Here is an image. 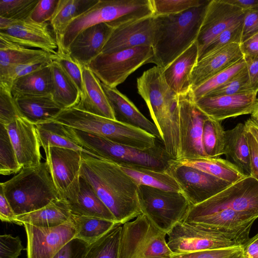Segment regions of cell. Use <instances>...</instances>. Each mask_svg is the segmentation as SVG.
<instances>
[{"mask_svg":"<svg viewBox=\"0 0 258 258\" xmlns=\"http://www.w3.org/2000/svg\"><path fill=\"white\" fill-rule=\"evenodd\" d=\"M81 177L87 181L117 223L124 224L142 214L138 185L113 162L82 152Z\"/></svg>","mask_w":258,"mask_h":258,"instance_id":"1","label":"cell"},{"mask_svg":"<svg viewBox=\"0 0 258 258\" xmlns=\"http://www.w3.org/2000/svg\"><path fill=\"white\" fill-rule=\"evenodd\" d=\"M137 88L160 133L166 152L172 159L178 160L179 95L168 86L163 76V69L157 66L145 71L137 79Z\"/></svg>","mask_w":258,"mask_h":258,"instance_id":"2","label":"cell"},{"mask_svg":"<svg viewBox=\"0 0 258 258\" xmlns=\"http://www.w3.org/2000/svg\"><path fill=\"white\" fill-rule=\"evenodd\" d=\"M210 1L180 13L154 16L153 63L165 68L196 41Z\"/></svg>","mask_w":258,"mask_h":258,"instance_id":"3","label":"cell"},{"mask_svg":"<svg viewBox=\"0 0 258 258\" xmlns=\"http://www.w3.org/2000/svg\"><path fill=\"white\" fill-rule=\"evenodd\" d=\"M0 186L16 216L37 210L60 199L46 161L22 168Z\"/></svg>","mask_w":258,"mask_h":258,"instance_id":"4","label":"cell"},{"mask_svg":"<svg viewBox=\"0 0 258 258\" xmlns=\"http://www.w3.org/2000/svg\"><path fill=\"white\" fill-rule=\"evenodd\" d=\"M65 126L68 135L79 145L96 157L118 165L128 164L159 171H165L172 158L164 145L142 150L117 144L106 138Z\"/></svg>","mask_w":258,"mask_h":258,"instance_id":"5","label":"cell"},{"mask_svg":"<svg viewBox=\"0 0 258 258\" xmlns=\"http://www.w3.org/2000/svg\"><path fill=\"white\" fill-rule=\"evenodd\" d=\"M154 16L151 0H98L66 29L57 52L68 53L71 43L86 28L106 23L113 28Z\"/></svg>","mask_w":258,"mask_h":258,"instance_id":"6","label":"cell"},{"mask_svg":"<svg viewBox=\"0 0 258 258\" xmlns=\"http://www.w3.org/2000/svg\"><path fill=\"white\" fill-rule=\"evenodd\" d=\"M51 121L142 150L155 147L158 140L141 129L75 107L62 110Z\"/></svg>","mask_w":258,"mask_h":258,"instance_id":"7","label":"cell"},{"mask_svg":"<svg viewBox=\"0 0 258 258\" xmlns=\"http://www.w3.org/2000/svg\"><path fill=\"white\" fill-rule=\"evenodd\" d=\"M166 236L142 214L122 225L118 258H170Z\"/></svg>","mask_w":258,"mask_h":258,"instance_id":"8","label":"cell"},{"mask_svg":"<svg viewBox=\"0 0 258 258\" xmlns=\"http://www.w3.org/2000/svg\"><path fill=\"white\" fill-rule=\"evenodd\" d=\"M138 197L142 214L166 234L177 223L184 221L191 206L181 191L146 185L138 186Z\"/></svg>","mask_w":258,"mask_h":258,"instance_id":"9","label":"cell"},{"mask_svg":"<svg viewBox=\"0 0 258 258\" xmlns=\"http://www.w3.org/2000/svg\"><path fill=\"white\" fill-rule=\"evenodd\" d=\"M223 209H231L258 218V181L247 176L208 200L191 206L183 222L188 223Z\"/></svg>","mask_w":258,"mask_h":258,"instance_id":"10","label":"cell"},{"mask_svg":"<svg viewBox=\"0 0 258 258\" xmlns=\"http://www.w3.org/2000/svg\"><path fill=\"white\" fill-rule=\"evenodd\" d=\"M153 57L152 46H139L112 53H101L88 67L101 83L116 88L141 66L153 63Z\"/></svg>","mask_w":258,"mask_h":258,"instance_id":"11","label":"cell"},{"mask_svg":"<svg viewBox=\"0 0 258 258\" xmlns=\"http://www.w3.org/2000/svg\"><path fill=\"white\" fill-rule=\"evenodd\" d=\"M167 236V244L173 254L238 245L212 228L184 222L177 223Z\"/></svg>","mask_w":258,"mask_h":258,"instance_id":"12","label":"cell"},{"mask_svg":"<svg viewBox=\"0 0 258 258\" xmlns=\"http://www.w3.org/2000/svg\"><path fill=\"white\" fill-rule=\"evenodd\" d=\"M44 151L60 198L69 203L73 201L80 189L82 152L54 147H49Z\"/></svg>","mask_w":258,"mask_h":258,"instance_id":"13","label":"cell"},{"mask_svg":"<svg viewBox=\"0 0 258 258\" xmlns=\"http://www.w3.org/2000/svg\"><path fill=\"white\" fill-rule=\"evenodd\" d=\"M166 171L176 181L191 206L208 200L233 184L172 159Z\"/></svg>","mask_w":258,"mask_h":258,"instance_id":"14","label":"cell"},{"mask_svg":"<svg viewBox=\"0 0 258 258\" xmlns=\"http://www.w3.org/2000/svg\"><path fill=\"white\" fill-rule=\"evenodd\" d=\"M179 159L207 157L202 145L203 126L208 117L197 106L191 90L179 96Z\"/></svg>","mask_w":258,"mask_h":258,"instance_id":"15","label":"cell"},{"mask_svg":"<svg viewBox=\"0 0 258 258\" xmlns=\"http://www.w3.org/2000/svg\"><path fill=\"white\" fill-rule=\"evenodd\" d=\"M23 226L27 239V258H53L76 235L72 216L58 226L41 227L26 223Z\"/></svg>","mask_w":258,"mask_h":258,"instance_id":"16","label":"cell"},{"mask_svg":"<svg viewBox=\"0 0 258 258\" xmlns=\"http://www.w3.org/2000/svg\"><path fill=\"white\" fill-rule=\"evenodd\" d=\"M245 13L224 0H211L196 40L199 53L222 32L242 22Z\"/></svg>","mask_w":258,"mask_h":258,"instance_id":"17","label":"cell"},{"mask_svg":"<svg viewBox=\"0 0 258 258\" xmlns=\"http://www.w3.org/2000/svg\"><path fill=\"white\" fill-rule=\"evenodd\" d=\"M257 218L231 209H223L187 223L212 228L238 245H243L249 240L251 226Z\"/></svg>","mask_w":258,"mask_h":258,"instance_id":"18","label":"cell"},{"mask_svg":"<svg viewBox=\"0 0 258 258\" xmlns=\"http://www.w3.org/2000/svg\"><path fill=\"white\" fill-rule=\"evenodd\" d=\"M258 92L221 96H204L195 102L208 117L218 121L252 113L257 102Z\"/></svg>","mask_w":258,"mask_h":258,"instance_id":"19","label":"cell"},{"mask_svg":"<svg viewBox=\"0 0 258 258\" xmlns=\"http://www.w3.org/2000/svg\"><path fill=\"white\" fill-rule=\"evenodd\" d=\"M0 35L23 46L37 48L49 53L55 54L58 49L49 24L35 22L29 17L16 20L9 27L0 30Z\"/></svg>","mask_w":258,"mask_h":258,"instance_id":"20","label":"cell"},{"mask_svg":"<svg viewBox=\"0 0 258 258\" xmlns=\"http://www.w3.org/2000/svg\"><path fill=\"white\" fill-rule=\"evenodd\" d=\"M154 30V16L115 28L101 53H112L139 46L152 47Z\"/></svg>","mask_w":258,"mask_h":258,"instance_id":"21","label":"cell"},{"mask_svg":"<svg viewBox=\"0 0 258 258\" xmlns=\"http://www.w3.org/2000/svg\"><path fill=\"white\" fill-rule=\"evenodd\" d=\"M6 127L22 168L40 163L42 157L35 125L21 116Z\"/></svg>","mask_w":258,"mask_h":258,"instance_id":"22","label":"cell"},{"mask_svg":"<svg viewBox=\"0 0 258 258\" xmlns=\"http://www.w3.org/2000/svg\"><path fill=\"white\" fill-rule=\"evenodd\" d=\"M113 28L102 23L86 28L79 33L70 44L68 53L82 67L101 53Z\"/></svg>","mask_w":258,"mask_h":258,"instance_id":"23","label":"cell"},{"mask_svg":"<svg viewBox=\"0 0 258 258\" xmlns=\"http://www.w3.org/2000/svg\"><path fill=\"white\" fill-rule=\"evenodd\" d=\"M101 83L113 110L115 120L144 131L162 141L156 124L147 119L125 95L116 88Z\"/></svg>","mask_w":258,"mask_h":258,"instance_id":"24","label":"cell"},{"mask_svg":"<svg viewBox=\"0 0 258 258\" xmlns=\"http://www.w3.org/2000/svg\"><path fill=\"white\" fill-rule=\"evenodd\" d=\"M243 57L240 44L227 45L198 61L191 75V90Z\"/></svg>","mask_w":258,"mask_h":258,"instance_id":"25","label":"cell"},{"mask_svg":"<svg viewBox=\"0 0 258 258\" xmlns=\"http://www.w3.org/2000/svg\"><path fill=\"white\" fill-rule=\"evenodd\" d=\"M199 47L196 41L168 66L163 74L168 86L179 96L191 90V75L198 61Z\"/></svg>","mask_w":258,"mask_h":258,"instance_id":"26","label":"cell"},{"mask_svg":"<svg viewBox=\"0 0 258 258\" xmlns=\"http://www.w3.org/2000/svg\"><path fill=\"white\" fill-rule=\"evenodd\" d=\"M83 86L78 104L74 107L95 114L114 119V113L100 81L88 67L83 71Z\"/></svg>","mask_w":258,"mask_h":258,"instance_id":"27","label":"cell"},{"mask_svg":"<svg viewBox=\"0 0 258 258\" xmlns=\"http://www.w3.org/2000/svg\"><path fill=\"white\" fill-rule=\"evenodd\" d=\"M24 118L36 125L53 120L62 110L51 95H18L14 97Z\"/></svg>","mask_w":258,"mask_h":258,"instance_id":"28","label":"cell"},{"mask_svg":"<svg viewBox=\"0 0 258 258\" xmlns=\"http://www.w3.org/2000/svg\"><path fill=\"white\" fill-rule=\"evenodd\" d=\"M69 204L73 215L96 217L117 223L112 214L92 187L81 177L77 196Z\"/></svg>","mask_w":258,"mask_h":258,"instance_id":"29","label":"cell"},{"mask_svg":"<svg viewBox=\"0 0 258 258\" xmlns=\"http://www.w3.org/2000/svg\"><path fill=\"white\" fill-rule=\"evenodd\" d=\"M71 216L68 202L59 199L37 210L17 215L16 219L22 225L26 223L37 227H53L63 224Z\"/></svg>","mask_w":258,"mask_h":258,"instance_id":"30","label":"cell"},{"mask_svg":"<svg viewBox=\"0 0 258 258\" xmlns=\"http://www.w3.org/2000/svg\"><path fill=\"white\" fill-rule=\"evenodd\" d=\"M224 154L245 175L250 176L249 148L244 124L239 123L234 128L225 131Z\"/></svg>","mask_w":258,"mask_h":258,"instance_id":"31","label":"cell"},{"mask_svg":"<svg viewBox=\"0 0 258 258\" xmlns=\"http://www.w3.org/2000/svg\"><path fill=\"white\" fill-rule=\"evenodd\" d=\"M50 63L15 80L11 88L13 96L51 95L52 73Z\"/></svg>","mask_w":258,"mask_h":258,"instance_id":"32","label":"cell"},{"mask_svg":"<svg viewBox=\"0 0 258 258\" xmlns=\"http://www.w3.org/2000/svg\"><path fill=\"white\" fill-rule=\"evenodd\" d=\"M178 161L183 165L196 168L231 183L247 176L234 164L219 157H205Z\"/></svg>","mask_w":258,"mask_h":258,"instance_id":"33","label":"cell"},{"mask_svg":"<svg viewBox=\"0 0 258 258\" xmlns=\"http://www.w3.org/2000/svg\"><path fill=\"white\" fill-rule=\"evenodd\" d=\"M98 1V0H59L56 11L50 21L58 48L60 46L63 34L69 24L88 10Z\"/></svg>","mask_w":258,"mask_h":258,"instance_id":"34","label":"cell"},{"mask_svg":"<svg viewBox=\"0 0 258 258\" xmlns=\"http://www.w3.org/2000/svg\"><path fill=\"white\" fill-rule=\"evenodd\" d=\"M50 64L53 100L62 110L75 107L80 101V92L56 61L53 60Z\"/></svg>","mask_w":258,"mask_h":258,"instance_id":"35","label":"cell"},{"mask_svg":"<svg viewBox=\"0 0 258 258\" xmlns=\"http://www.w3.org/2000/svg\"><path fill=\"white\" fill-rule=\"evenodd\" d=\"M118 165L138 186L143 185L165 190L182 192L176 181L166 170H156L128 164Z\"/></svg>","mask_w":258,"mask_h":258,"instance_id":"36","label":"cell"},{"mask_svg":"<svg viewBox=\"0 0 258 258\" xmlns=\"http://www.w3.org/2000/svg\"><path fill=\"white\" fill-rule=\"evenodd\" d=\"M35 125L40 146L44 150L49 147L63 148L84 152L95 157L75 142L66 132L63 124L50 121Z\"/></svg>","mask_w":258,"mask_h":258,"instance_id":"37","label":"cell"},{"mask_svg":"<svg viewBox=\"0 0 258 258\" xmlns=\"http://www.w3.org/2000/svg\"><path fill=\"white\" fill-rule=\"evenodd\" d=\"M47 53L15 43L0 35V72L7 68L32 61Z\"/></svg>","mask_w":258,"mask_h":258,"instance_id":"38","label":"cell"},{"mask_svg":"<svg viewBox=\"0 0 258 258\" xmlns=\"http://www.w3.org/2000/svg\"><path fill=\"white\" fill-rule=\"evenodd\" d=\"M76 235L89 245L94 243L108 232L116 223L107 220L93 217L72 215Z\"/></svg>","mask_w":258,"mask_h":258,"instance_id":"39","label":"cell"},{"mask_svg":"<svg viewBox=\"0 0 258 258\" xmlns=\"http://www.w3.org/2000/svg\"><path fill=\"white\" fill-rule=\"evenodd\" d=\"M122 225L116 223L104 235L89 245L83 258H118Z\"/></svg>","mask_w":258,"mask_h":258,"instance_id":"40","label":"cell"},{"mask_svg":"<svg viewBox=\"0 0 258 258\" xmlns=\"http://www.w3.org/2000/svg\"><path fill=\"white\" fill-rule=\"evenodd\" d=\"M202 145L206 156L216 158L224 154L225 131L220 121L207 117L203 126Z\"/></svg>","mask_w":258,"mask_h":258,"instance_id":"41","label":"cell"},{"mask_svg":"<svg viewBox=\"0 0 258 258\" xmlns=\"http://www.w3.org/2000/svg\"><path fill=\"white\" fill-rule=\"evenodd\" d=\"M246 67L244 58L214 75L194 90L191 94L195 101L222 86L236 76Z\"/></svg>","mask_w":258,"mask_h":258,"instance_id":"42","label":"cell"},{"mask_svg":"<svg viewBox=\"0 0 258 258\" xmlns=\"http://www.w3.org/2000/svg\"><path fill=\"white\" fill-rule=\"evenodd\" d=\"M22 168L8 130L5 125L0 123V173L9 175L18 173Z\"/></svg>","mask_w":258,"mask_h":258,"instance_id":"43","label":"cell"},{"mask_svg":"<svg viewBox=\"0 0 258 258\" xmlns=\"http://www.w3.org/2000/svg\"><path fill=\"white\" fill-rule=\"evenodd\" d=\"M54 55L55 54L47 53L32 61L7 68L0 72V83L5 84L12 88V84L15 80L51 62L54 58Z\"/></svg>","mask_w":258,"mask_h":258,"instance_id":"44","label":"cell"},{"mask_svg":"<svg viewBox=\"0 0 258 258\" xmlns=\"http://www.w3.org/2000/svg\"><path fill=\"white\" fill-rule=\"evenodd\" d=\"M39 0H0V17L16 20L29 17Z\"/></svg>","mask_w":258,"mask_h":258,"instance_id":"45","label":"cell"},{"mask_svg":"<svg viewBox=\"0 0 258 258\" xmlns=\"http://www.w3.org/2000/svg\"><path fill=\"white\" fill-rule=\"evenodd\" d=\"M243 21L236 24L218 35L199 53L198 61L213 52L231 43H240Z\"/></svg>","mask_w":258,"mask_h":258,"instance_id":"46","label":"cell"},{"mask_svg":"<svg viewBox=\"0 0 258 258\" xmlns=\"http://www.w3.org/2000/svg\"><path fill=\"white\" fill-rule=\"evenodd\" d=\"M21 116L11 88L0 83V123L6 126Z\"/></svg>","mask_w":258,"mask_h":258,"instance_id":"47","label":"cell"},{"mask_svg":"<svg viewBox=\"0 0 258 258\" xmlns=\"http://www.w3.org/2000/svg\"><path fill=\"white\" fill-rule=\"evenodd\" d=\"M207 0H151L154 16L173 15L200 6Z\"/></svg>","mask_w":258,"mask_h":258,"instance_id":"48","label":"cell"},{"mask_svg":"<svg viewBox=\"0 0 258 258\" xmlns=\"http://www.w3.org/2000/svg\"><path fill=\"white\" fill-rule=\"evenodd\" d=\"M253 91H254L251 87L247 70L245 67L233 78L205 96L229 95Z\"/></svg>","mask_w":258,"mask_h":258,"instance_id":"49","label":"cell"},{"mask_svg":"<svg viewBox=\"0 0 258 258\" xmlns=\"http://www.w3.org/2000/svg\"><path fill=\"white\" fill-rule=\"evenodd\" d=\"M53 60L56 61L72 80L81 94L83 91V67L74 60L68 53L57 52Z\"/></svg>","mask_w":258,"mask_h":258,"instance_id":"50","label":"cell"},{"mask_svg":"<svg viewBox=\"0 0 258 258\" xmlns=\"http://www.w3.org/2000/svg\"><path fill=\"white\" fill-rule=\"evenodd\" d=\"M170 258H243L242 245L172 254Z\"/></svg>","mask_w":258,"mask_h":258,"instance_id":"51","label":"cell"},{"mask_svg":"<svg viewBox=\"0 0 258 258\" xmlns=\"http://www.w3.org/2000/svg\"><path fill=\"white\" fill-rule=\"evenodd\" d=\"M58 2L59 0H39L29 18L38 23L50 21L56 11Z\"/></svg>","mask_w":258,"mask_h":258,"instance_id":"52","label":"cell"},{"mask_svg":"<svg viewBox=\"0 0 258 258\" xmlns=\"http://www.w3.org/2000/svg\"><path fill=\"white\" fill-rule=\"evenodd\" d=\"M24 249L19 236L11 234L0 236V258H18Z\"/></svg>","mask_w":258,"mask_h":258,"instance_id":"53","label":"cell"},{"mask_svg":"<svg viewBox=\"0 0 258 258\" xmlns=\"http://www.w3.org/2000/svg\"><path fill=\"white\" fill-rule=\"evenodd\" d=\"M89 245L84 241L74 238L67 243L53 258H83Z\"/></svg>","mask_w":258,"mask_h":258,"instance_id":"54","label":"cell"},{"mask_svg":"<svg viewBox=\"0 0 258 258\" xmlns=\"http://www.w3.org/2000/svg\"><path fill=\"white\" fill-rule=\"evenodd\" d=\"M257 33H258V8L245 12L242 23L241 43Z\"/></svg>","mask_w":258,"mask_h":258,"instance_id":"55","label":"cell"},{"mask_svg":"<svg viewBox=\"0 0 258 258\" xmlns=\"http://www.w3.org/2000/svg\"><path fill=\"white\" fill-rule=\"evenodd\" d=\"M246 136L250 151V176L258 181V142L252 134L247 130Z\"/></svg>","mask_w":258,"mask_h":258,"instance_id":"56","label":"cell"},{"mask_svg":"<svg viewBox=\"0 0 258 258\" xmlns=\"http://www.w3.org/2000/svg\"><path fill=\"white\" fill-rule=\"evenodd\" d=\"M0 218L2 222L13 223L22 225L16 219V215L7 200L3 190L0 188Z\"/></svg>","mask_w":258,"mask_h":258,"instance_id":"57","label":"cell"},{"mask_svg":"<svg viewBox=\"0 0 258 258\" xmlns=\"http://www.w3.org/2000/svg\"><path fill=\"white\" fill-rule=\"evenodd\" d=\"M247 70L250 86L254 91L258 92V58L243 56Z\"/></svg>","mask_w":258,"mask_h":258,"instance_id":"58","label":"cell"},{"mask_svg":"<svg viewBox=\"0 0 258 258\" xmlns=\"http://www.w3.org/2000/svg\"><path fill=\"white\" fill-rule=\"evenodd\" d=\"M240 47L243 56L258 58V33L240 43Z\"/></svg>","mask_w":258,"mask_h":258,"instance_id":"59","label":"cell"},{"mask_svg":"<svg viewBox=\"0 0 258 258\" xmlns=\"http://www.w3.org/2000/svg\"><path fill=\"white\" fill-rule=\"evenodd\" d=\"M242 247L243 258H258V233Z\"/></svg>","mask_w":258,"mask_h":258,"instance_id":"60","label":"cell"},{"mask_svg":"<svg viewBox=\"0 0 258 258\" xmlns=\"http://www.w3.org/2000/svg\"><path fill=\"white\" fill-rule=\"evenodd\" d=\"M246 12L258 8V0H224Z\"/></svg>","mask_w":258,"mask_h":258,"instance_id":"61","label":"cell"},{"mask_svg":"<svg viewBox=\"0 0 258 258\" xmlns=\"http://www.w3.org/2000/svg\"><path fill=\"white\" fill-rule=\"evenodd\" d=\"M244 124L246 130L252 134L258 142V122L250 117L245 122Z\"/></svg>","mask_w":258,"mask_h":258,"instance_id":"62","label":"cell"},{"mask_svg":"<svg viewBox=\"0 0 258 258\" xmlns=\"http://www.w3.org/2000/svg\"><path fill=\"white\" fill-rule=\"evenodd\" d=\"M251 117L254 119L256 121L258 122V102L251 113Z\"/></svg>","mask_w":258,"mask_h":258,"instance_id":"63","label":"cell"}]
</instances>
